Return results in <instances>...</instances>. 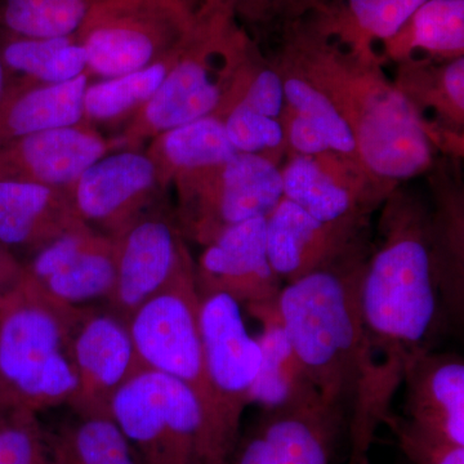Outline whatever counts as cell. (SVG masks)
<instances>
[{"label": "cell", "mask_w": 464, "mask_h": 464, "mask_svg": "<svg viewBox=\"0 0 464 464\" xmlns=\"http://www.w3.org/2000/svg\"><path fill=\"white\" fill-rule=\"evenodd\" d=\"M426 0H329L302 17L326 38L360 54H377Z\"/></svg>", "instance_id": "cell-25"}, {"label": "cell", "mask_w": 464, "mask_h": 464, "mask_svg": "<svg viewBox=\"0 0 464 464\" xmlns=\"http://www.w3.org/2000/svg\"><path fill=\"white\" fill-rule=\"evenodd\" d=\"M199 322L212 399L204 463L230 464L240 439L241 418L250 405L261 353L244 323L241 304L231 295L216 290L200 292Z\"/></svg>", "instance_id": "cell-7"}, {"label": "cell", "mask_w": 464, "mask_h": 464, "mask_svg": "<svg viewBox=\"0 0 464 464\" xmlns=\"http://www.w3.org/2000/svg\"><path fill=\"white\" fill-rule=\"evenodd\" d=\"M0 57L11 82L61 84L88 70L87 51L76 35L29 39L0 34Z\"/></svg>", "instance_id": "cell-29"}, {"label": "cell", "mask_w": 464, "mask_h": 464, "mask_svg": "<svg viewBox=\"0 0 464 464\" xmlns=\"http://www.w3.org/2000/svg\"><path fill=\"white\" fill-rule=\"evenodd\" d=\"M393 82L422 119L433 148L451 159L464 151V56L451 60L409 57L400 61Z\"/></svg>", "instance_id": "cell-20"}, {"label": "cell", "mask_w": 464, "mask_h": 464, "mask_svg": "<svg viewBox=\"0 0 464 464\" xmlns=\"http://www.w3.org/2000/svg\"><path fill=\"white\" fill-rule=\"evenodd\" d=\"M76 387L69 405L79 415H111L118 391L145 371L127 323L111 310L79 307L72 331Z\"/></svg>", "instance_id": "cell-15"}, {"label": "cell", "mask_w": 464, "mask_h": 464, "mask_svg": "<svg viewBox=\"0 0 464 464\" xmlns=\"http://www.w3.org/2000/svg\"><path fill=\"white\" fill-rule=\"evenodd\" d=\"M246 310L262 324V333L256 337L261 362L250 391V404L271 411L317 393L286 335L277 301L249 306Z\"/></svg>", "instance_id": "cell-26"}, {"label": "cell", "mask_w": 464, "mask_h": 464, "mask_svg": "<svg viewBox=\"0 0 464 464\" xmlns=\"http://www.w3.org/2000/svg\"><path fill=\"white\" fill-rule=\"evenodd\" d=\"M83 226L69 190L0 179V243L14 255L33 256Z\"/></svg>", "instance_id": "cell-22"}, {"label": "cell", "mask_w": 464, "mask_h": 464, "mask_svg": "<svg viewBox=\"0 0 464 464\" xmlns=\"http://www.w3.org/2000/svg\"><path fill=\"white\" fill-rule=\"evenodd\" d=\"M381 208L378 244L369 253L360 292L369 371L348 413V464L369 457L375 433L392 414L406 364L429 350L440 310L429 207L399 186Z\"/></svg>", "instance_id": "cell-1"}, {"label": "cell", "mask_w": 464, "mask_h": 464, "mask_svg": "<svg viewBox=\"0 0 464 464\" xmlns=\"http://www.w3.org/2000/svg\"><path fill=\"white\" fill-rule=\"evenodd\" d=\"M433 207L429 244L440 304L457 323L464 313V195L459 176L447 163L431 176Z\"/></svg>", "instance_id": "cell-23"}, {"label": "cell", "mask_w": 464, "mask_h": 464, "mask_svg": "<svg viewBox=\"0 0 464 464\" xmlns=\"http://www.w3.org/2000/svg\"><path fill=\"white\" fill-rule=\"evenodd\" d=\"M93 0H0V34L29 39L78 35Z\"/></svg>", "instance_id": "cell-32"}, {"label": "cell", "mask_w": 464, "mask_h": 464, "mask_svg": "<svg viewBox=\"0 0 464 464\" xmlns=\"http://www.w3.org/2000/svg\"><path fill=\"white\" fill-rule=\"evenodd\" d=\"M383 45L395 63L417 51L435 60L464 56V0H426Z\"/></svg>", "instance_id": "cell-30"}, {"label": "cell", "mask_w": 464, "mask_h": 464, "mask_svg": "<svg viewBox=\"0 0 464 464\" xmlns=\"http://www.w3.org/2000/svg\"><path fill=\"white\" fill-rule=\"evenodd\" d=\"M199 311L200 292L194 262L137 308L127 326L143 368L181 382L199 401L204 450L212 399L204 365Z\"/></svg>", "instance_id": "cell-9"}, {"label": "cell", "mask_w": 464, "mask_h": 464, "mask_svg": "<svg viewBox=\"0 0 464 464\" xmlns=\"http://www.w3.org/2000/svg\"><path fill=\"white\" fill-rule=\"evenodd\" d=\"M145 152L167 192L179 174L224 163L239 151L228 140L224 121L209 115L159 134Z\"/></svg>", "instance_id": "cell-27"}, {"label": "cell", "mask_w": 464, "mask_h": 464, "mask_svg": "<svg viewBox=\"0 0 464 464\" xmlns=\"http://www.w3.org/2000/svg\"><path fill=\"white\" fill-rule=\"evenodd\" d=\"M24 262L12 250L0 243V295L16 285L23 276Z\"/></svg>", "instance_id": "cell-40"}, {"label": "cell", "mask_w": 464, "mask_h": 464, "mask_svg": "<svg viewBox=\"0 0 464 464\" xmlns=\"http://www.w3.org/2000/svg\"><path fill=\"white\" fill-rule=\"evenodd\" d=\"M11 78H9L7 69L3 63L2 57H0V105L7 96L9 87H11Z\"/></svg>", "instance_id": "cell-41"}, {"label": "cell", "mask_w": 464, "mask_h": 464, "mask_svg": "<svg viewBox=\"0 0 464 464\" xmlns=\"http://www.w3.org/2000/svg\"><path fill=\"white\" fill-rule=\"evenodd\" d=\"M250 36L232 0H204L197 25L172 69L154 96L111 140L112 150H140L172 128L218 115Z\"/></svg>", "instance_id": "cell-5"}, {"label": "cell", "mask_w": 464, "mask_h": 464, "mask_svg": "<svg viewBox=\"0 0 464 464\" xmlns=\"http://www.w3.org/2000/svg\"><path fill=\"white\" fill-rule=\"evenodd\" d=\"M369 222H323L285 197L266 216V246L283 284L332 265L368 237Z\"/></svg>", "instance_id": "cell-17"}, {"label": "cell", "mask_w": 464, "mask_h": 464, "mask_svg": "<svg viewBox=\"0 0 464 464\" xmlns=\"http://www.w3.org/2000/svg\"><path fill=\"white\" fill-rule=\"evenodd\" d=\"M52 464H145L111 415H79L45 430Z\"/></svg>", "instance_id": "cell-28"}, {"label": "cell", "mask_w": 464, "mask_h": 464, "mask_svg": "<svg viewBox=\"0 0 464 464\" xmlns=\"http://www.w3.org/2000/svg\"><path fill=\"white\" fill-rule=\"evenodd\" d=\"M204 0H93L78 41L88 74L108 79L174 56L197 25Z\"/></svg>", "instance_id": "cell-6"}, {"label": "cell", "mask_w": 464, "mask_h": 464, "mask_svg": "<svg viewBox=\"0 0 464 464\" xmlns=\"http://www.w3.org/2000/svg\"><path fill=\"white\" fill-rule=\"evenodd\" d=\"M110 151L111 140L85 121L43 130L0 146V179L70 190L88 167Z\"/></svg>", "instance_id": "cell-19"}, {"label": "cell", "mask_w": 464, "mask_h": 464, "mask_svg": "<svg viewBox=\"0 0 464 464\" xmlns=\"http://www.w3.org/2000/svg\"><path fill=\"white\" fill-rule=\"evenodd\" d=\"M203 248L195 261L200 292H224L246 308L277 301L284 284L268 261L266 216L232 226Z\"/></svg>", "instance_id": "cell-18"}, {"label": "cell", "mask_w": 464, "mask_h": 464, "mask_svg": "<svg viewBox=\"0 0 464 464\" xmlns=\"http://www.w3.org/2000/svg\"><path fill=\"white\" fill-rule=\"evenodd\" d=\"M273 61L282 76L286 108L314 125L333 151L360 159L350 127L328 97L304 76L274 58Z\"/></svg>", "instance_id": "cell-33"}, {"label": "cell", "mask_w": 464, "mask_h": 464, "mask_svg": "<svg viewBox=\"0 0 464 464\" xmlns=\"http://www.w3.org/2000/svg\"><path fill=\"white\" fill-rule=\"evenodd\" d=\"M280 170L283 197L323 222H369L400 186L332 150L286 158Z\"/></svg>", "instance_id": "cell-11"}, {"label": "cell", "mask_w": 464, "mask_h": 464, "mask_svg": "<svg viewBox=\"0 0 464 464\" xmlns=\"http://www.w3.org/2000/svg\"><path fill=\"white\" fill-rule=\"evenodd\" d=\"M24 275L48 297L70 307L108 301L115 282V244L90 226L34 253Z\"/></svg>", "instance_id": "cell-16"}, {"label": "cell", "mask_w": 464, "mask_h": 464, "mask_svg": "<svg viewBox=\"0 0 464 464\" xmlns=\"http://www.w3.org/2000/svg\"><path fill=\"white\" fill-rule=\"evenodd\" d=\"M172 209L160 208L134 222L114 239L115 282L110 310L125 323L141 304L194 264Z\"/></svg>", "instance_id": "cell-12"}, {"label": "cell", "mask_w": 464, "mask_h": 464, "mask_svg": "<svg viewBox=\"0 0 464 464\" xmlns=\"http://www.w3.org/2000/svg\"><path fill=\"white\" fill-rule=\"evenodd\" d=\"M284 133H285L286 158L297 155H319L331 151L328 143L314 125L304 121L288 108L283 112ZM333 151V150H332Z\"/></svg>", "instance_id": "cell-37"}, {"label": "cell", "mask_w": 464, "mask_h": 464, "mask_svg": "<svg viewBox=\"0 0 464 464\" xmlns=\"http://www.w3.org/2000/svg\"><path fill=\"white\" fill-rule=\"evenodd\" d=\"M346 418L319 393L266 411L230 464H332Z\"/></svg>", "instance_id": "cell-14"}, {"label": "cell", "mask_w": 464, "mask_h": 464, "mask_svg": "<svg viewBox=\"0 0 464 464\" xmlns=\"http://www.w3.org/2000/svg\"><path fill=\"white\" fill-rule=\"evenodd\" d=\"M386 426L411 464H464V447L420 429L408 418L391 414Z\"/></svg>", "instance_id": "cell-36"}, {"label": "cell", "mask_w": 464, "mask_h": 464, "mask_svg": "<svg viewBox=\"0 0 464 464\" xmlns=\"http://www.w3.org/2000/svg\"><path fill=\"white\" fill-rule=\"evenodd\" d=\"M329 0H274V21L284 24L299 20Z\"/></svg>", "instance_id": "cell-39"}, {"label": "cell", "mask_w": 464, "mask_h": 464, "mask_svg": "<svg viewBox=\"0 0 464 464\" xmlns=\"http://www.w3.org/2000/svg\"><path fill=\"white\" fill-rule=\"evenodd\" d=\"M79 307L58 304L25 275L0 295V411L38 414L69 405L76 377Z\"/></svg>", "instance_id": "cell-4"}, {"label": "cell", "mask_w": 464, "mask_h": 464, "mask_svg": "<svg viewBox=\"0 0 464 464\" xmlns=\"http://www.w3.org/2000/svg\"><path fill=\"white\" fill-rule=\"evenodd\" d=\"M224 123L228 140L237 151L258 155L282 168L286 159L283 121L237 108L228 112Z\"/></svg>", "instance_id": "cell-34"}, {"label": "cell", "mask_w": 464, "mask_h": 464, "mask_svg": "<svg viewBox=\"0 0 464 464\" xmlns=\"http://www.w3.org/2000/svg\"><path fill=\"white\" fill-rule=\"evenodd\" d=\"M241 23L257 29L274 23V0H232Z\"/></svg>", "instance_id": "cell-38"}, {"label": "cell", "mask_w": 464, "mask_h": 464, "mask_svg": "<svg viewBox=\"0 0 464 464\" xmlns=\"http://www.w3.org/2000/svg\"><path fill=\"white\" fill-rule=\"evenodd\" d=\"M88 84V72L61 84L12 82L0 105V146L84 121L83 99Z\"/></svg>", "instance_id": "cell-24"}, {"label": "cell", "mask_w": 464, "mask_h": 464, "mask_svg": "<svg viewBox=\"0 0 464 464\" xmlns=\"http://www.w3.org/2000/svg\"><path fill=\"white\" fill-rule=\"evenodd\" d=\"M110 414L145 464H204L203 414L185 384L145 369L112 399Z\"/></svg>", "instance_id": "cell-10"}, {"label": "cell", "mask_w": 464, "mask_h": 464, "mask_svg": "<svg viewBox=\"0 0 464 464\" xmlns=\"http://www.w3.org/2000/svg\"><path fill=\"white\" fill-rule=\"evenodd\" d=\"M371 249L366 237L332 265L284 284L277 297L308 381L324 401L348 413L369 371L360 292Z\"/></svg>", "instance_id": "cell-3"}, {"label": "cell", "mask_w": 464, "mask_h": 464, "mask_svg": "<svg viewBox=\"0 0 464 464\" xmlns=\"http://www.w3.org/2000/svg\"><path fill=\"white\" fill-rule=\"evenodd\" d=\"M69 192L79 218L112 240L157 209L166 194L151 159L140 150L106 154L82 173Z\"/></svg>", "instance_id": "cell-13"}, {"label": "cell", "mask_w": 464, "mask_h": 464, "mask_svg": "<svg viewBox=\"0 0 464 464\" xmlns=\"http://www.w3.org/2000/svg\"><path fill=\"white\" fill-rule=\"evenodd\" d=\"M174 221L201 246L232 226L267 216L283 198L282 170L267 159L237 152L224 163L188 170L170 183Z\"/></svg>", "instance_id": "cell-8"}, {"label": "cell", "mask_w": 464, "mask_h": 464, "mask_svg": "<svg viewBox=\"0 0 464 464\" xmlns=\"http://www.w3.org/2000/svg\"><path fill=\"white\" fill-rule=\"evenodd\" d=\"M275 61L304 76L346 121L364 166L396 183L429 172L433 146L422 119L382 70L378 54H360L314 29L304 18L283 24Z\"/></svg>", "instance_id": "cell-2"}, {"label": "cell", "mask_w": 464, "mask_h": 464, "mask_svg": "<svg viewBox=\"0 0 464 464\" xmlns=\"http://www.w3.org/2000/svg\"><path fill=\"white\" fill-rule=\"evenodd\" d=\"M0 464H52L36 414L0 411Z\"/></svg>", "instance_id": "cell-35"}, {"label": "cell", "mask_w": 464, "mask_h": 464, "mask_svg": "<svg viewBox=\"0 0 464 464\" xmlns=\"http://www.w3.org/2000/svg\"><path fill=\"white\" fill-rule=\"evenodd\" d=\"M406 417L426 431L464 447V362L430 350L405 366Z\"/></svg>", "instance_id": "cell-21"}, {"label": "cell", "mask_w": 464, "mask_h": 464, "mask_svg": "<svg viewBox=\"0 0 464 464\" xmlns=\"http://www.w3.org/2000/svg\"><path fill=\"white\" fill-rule=\"evenodd\" d=\"M179 51L145 69L88 84L83 99L85 123H114L127 118L130 121L154 96Z\"/></svg>", "instance_id": "cell-31"}, {"label": "cell", "mask_w": 464, "mask_h": 464, "mask_svg": "<svg viewBox=\"0 0 464 464\" xmlns=\"http://www.w3.org/2000/svg\"><path fill=\"white\" fill-rule=\"evenodd\" d=\"M359 464H372L371 459L368 458H364V459L362 460Z\"/></svg>", "instance_id": "cell-42"}]
</instances>
